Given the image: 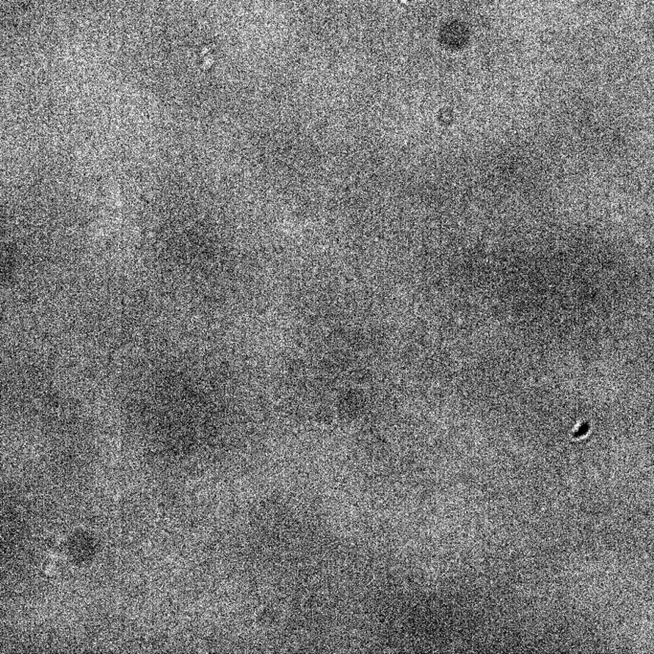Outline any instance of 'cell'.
Wrapping results in <instances>:
<instances>
[{
	"label": "cell",
	"mask_w": 654,
	"mask_h": 654,
	"mask_svg": "<svg viewBox=\"0 0 654 654\" xmlns=\"http://www.w3.org/2000/svg\"><path fill=\"white\" fill-rule=\"evenodd\" d=\"M589 424H582L581 427H579L578 431H577L575 434H574V437L575 438L582 437V436L586 435V433L589 432Z\"/></svg>",
	"instance_id": "obj_1"
}]
</instances>
